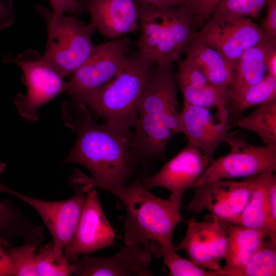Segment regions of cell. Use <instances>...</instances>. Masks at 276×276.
<instances>
[{
  "instance_id": "1",
  "label": "cell",
  "mask_w": 276,
  "mask_h": 276,
  "mask_svg": "<svg viewBox=\"0 0 276 276\" xmlns=\"http://www.w3.org/2000/svg\"><path fill=\"white\" fill-rule=\"evenodd\" d=\"M70 103L76 118L63 113L64 119L77 135L64 164L80 165L90 174L88 177L76 169L70 180L89 183L102 190L127 185L136 164L130 148L131 134L106 123L98 124L85 104L74 100Z\"/></svg>"
},
{
  "instance_id": "2",
  "label": "cell",
  "mask_w": 276,
  "mask_h": 276,
  "mask_svg": "<svg viewBox=\"0 0 276 276\" xmlns=\"http://www.w3.org/2000/svg\"><path fill=\"white\" fill-rule=\"evenodd\" d=\"M181 112L171 67L154 64L139 103L130 148L135 162L162 158L181 133Z\"/></svg>"
},
{
  "instance_id": "3",
  "label": "cell",
  "mask_w": 276,
  "mask_h": 276,
  "mask_svg": "<svg viewBox=\"0 0 276 276\" xmlns=\"http://www.w3.org/2000/svg\"><path fill=\"white\" fill-rule=\"evenodd\" d=\"M103 190L118 198L126 209L125 245H145L155 242L159 246L160 254L174 248L173 232L183 221L180 208L168 199L152 194L139 177L130 184Z\"/></svg>"
},
{
  "instance_id": "4",
  "label": "cell",
  "mask_w": 276,
  "mask_h": 276,
  "mask_svg": "<svg viewBox=\"0 0 276 276\" xmlns=\"http://www.w3.org/2000/svg\"><path fill=\"white\" fill-rule=\"evenodd\" d=\"M153 65L139 52L128 56L127 64L120 74L80 102L105 123L131 134Z\"/></svg>"
},
{
  "instance_id": "5",
  "label": "cell",
  "mask_w": 276,
  "mask_h": 276,
  "mask_svg": "<svg viewBox=\"0 0 276 276\" xmlns=\"http://www.w3.org/2000/svg\"><path fill=\"white\" fill-rule=\"evenodd\" d=\"M135 1L141 29L139 53L154 64L171 67L194 33L190 11L185 5L159 8Z\"/></svg>"
},
{
  "instance_id": "6",
  "label": "cell",
  "mask_w": 276,
  "mask_h": 276,
  "mask_svg": "<svg viewBox=\"0 0 276 276\" xmlns=\"http://www.w3.org/2000/svg\"><path fill=\"white\" fill-rule=\"evenodd\" d=\"M35 9L47 28L43 58L63 77L71 75L92 52L95 47L92 36L96 29L91 22L85 24L74 16L56 15L40 5Z\"/></svg>"
},
{
  "instance_id": "7",
  "label": "cell",
  "mask_w": 276,
  "mask_h": 276,
  "mask_svg": "<svg viewBox=\"0 0 276 276\" xmlns=\"http://www.w3.org/2000/svg\"><path fill=\"white\" fill-rule=\"evenodd\" d=\"M224 142L229 147L228 153L213 159L193 187L217 179L246 178L275 172L276 145H252L237 132H228Z\"/></svg>"
},
{
  "instance_id": "8",
  "label": "cell",
  "mask_w": 276,
  "mask_h": 276,
  "mask_svg": "<svg viewBox=\"0 0 276 276\" xmlns=\"http://www.w3.org/2000/svg\"><path fill=\"white\" fill-rule=\"evenodd\" d=\"M21 69L27 86V94H18L15 104L25 119L35 121L42 105L66 91L67 82L56 68L32 49L19 54L13 59Z\"/></svg>"
},
{
  "instance_id": "9",
  "label": "cell",
  "mask_w": 276,
  "mask_h": 276,
  "mask_svg": "<svg viewBox=\"0 0 276 276\" xmlns=\"http://www.w3.org/2000/svg\"><path fill=\"white\" fill-rule=\"evenodd\" d=\"M70 184L74 191L72 197L62 200L48 201L21 194L0 182V193L19 199L39 214L52 236L58 258L64 256V249L73 237L86 198L83 183L70 181Z\"/></svg>"
},
{
  "instance_id": "10",
  "label": "cell",
  "mask_w": 276,
  "mask_h": 276,
  "mask_svg": "<svg viewBox=\"0 0 276 276\" xmlns=\"http://www.w3.org/2000/svg\"><path fill=\"white\" fill-rule=\"evenodd\" d=\"M129 43L124 36L95 45L90 55L67 82L66 91L73 100L81 102L123 71L127 62L125 51Z\"/></svg>"
},
{
  "instance_id": "11",
  "label": "cell",
  "mask_w": 276,
  "mask_h": 276,
  "mask_svg": "<svg viewBox=\"0 0 276 276\" xmlns=\"http://www.w3.org/2000/svg\"><path fill=\"white\" fill-rule=\"evenodd\" d=\"M195 34L235 65L246 50L268 38L250 18L218 15H212Z\"/></svg>"
},
{
  "instance_id": "12",
  "label": "cell",
  "mask_w": 276,
  "mask_h": 276,
  "mask_svg": "<svg viewBox=\"0 0 276 276\" xmlns=\"http://www.w3.org/2000/svg\"><path fill=\"white\" fill-rule=\"evenodd\" d=\"M252 185L250 177L240 181L217 179L193 187L189 209L195 214L206 210L223 221L236 223L248 201Z\"/></svg>"
},
{
  "instance_id": "13",
  "label": "cell",
  "mask_w": 276,
  "mask_h": 276,
  "mask_svg": "<svg viewBox=\"0 0 276 276\" xmlns=\"http://www.w3.org/2000/svg\"><path fill=\"white\" fill-rule=\"evenodd\" d=\"M83 184L86 193L85 202L73 237L63 250L64 257L71 263L80 256L89 255L112 246L116 237L104 214L96 187Z\"/></svg>"
},
{
  "instance_id": "14",
  "label": "cell",
  "mask_w": 276,
  "mask_h": 276,
  "mask_svg": "<svg viewBox=\"0 0 276 276\" xmlns=\"http://www.w3.org/2000/svg\"><path fill=\"white\" fill-rule=\"evenodd\" d=\"M211 160L197 147L188 143L155 173L144 177L141 182L147 190L161 187L168 190V200L180 208L184 193L192 188Z\"/></svg>"
},
{
  "instance_id": "15",
  "label": "cell",
  "mask_w": 276,
  "mask_h": 276,
  "mask_svg": "<svg viewBox=\"0 0 276 276\" xmlns=\"http://www.w3.org/2000/svg\"><path fill=\"white\" fill-rule=\"evenodd\" d=\"M216 109L217 115L214 116L210 108L183 102L181 112V133L188 144L201 150L211 162L231 127L226 107Z\"/></svg>"
},
{
  "instance_id": "16",
  "label": "cell",
  "mask_w": 276,
  "mask_h": 276,
  "mask_svg": "<svg viewBox=\"0 0 276 276\" xmlns=\"http://www.w3.org/2000/svg\"><path fill=\"white\" fill-rule=\"evenodd\" d=\"M151 261L149 245H125L114 255H82L72 263L73 274L77 276H151L148 270Z\"/></svg>"
},
{
  "instance_id": "17",
  "label": "cell",
  "mask_w": 276,
  "mask_h": 276,
  "mask_svg": "<svg viewBox=\"0 0 276 276\" xmlns=\"http://www.w3.org/2000/svg\"><path fill=\"white\" fill-rule=\"evenodd\" d=\"M91 22L104 36L120 38L139 29L135 0H77Z\"/></svg>"
},
{
  "instance_id": "18",
  "label": "cell",
  "mask_w": 276,
  "mask_h": 276,
  "mask_svg": "<svg viewBox=\"0 0 276 276\" xmlns=\"http://www.w3.org/2000/svg\"><path fill=\"white\" fill-rule=\"evenodd\" d=\"M227 242L222 276H235L268 238L267 233L237 223L226 222Z\"/></svg>"
},
{
  "instance_id": "19",
  "label": "cell",
  "mask_w": 276,
  "mask_h": 276,
  "mask_svg": "<svg viewBox=\"0 0 276 276\" xmlns=\"http://www.w3.org/2000/svg\"><path fill=\"white\" fill-rule=\"evenodd\" d=\"M275 44L276 39L267 38L242 54L236 63L232 79L228 86V98L257 84L267 75V56Z\"/></svg>"
},
{
  "instance_id": "20",
  "label": "cell",
  "mask_w": 276,
  "mask_h": 276,
  "mask_svg": "<svg viewBox=\"0 0 276 276\" xmlns=\"http://www.w3.org/2000/svg\"><path fill=\"white\" fill-rule=\"evenodd\" d=\"M183 52L198 66L210 83L228 86L236 65L201 41L195 33L186 44Z\"/></svg>"
},
{
  "instance_id": "21",
  "label": "cell",
  "mask_w": 276,
  "mask_h": 276,
  "mask_svg": "<svg viewBox=\"0 0 276 276\" xmlns=\"http://www.w3.org/2000/svg\"><path fill=\"white\" fill-rule=\"evenodd\" d=\"M0 238L10 246L18 239H32L42 243L44 230L18 206L10 201L0 199Z\"/></svg>"
},
{
  "instance_id": "22",
  "label": "cell",
  "mask_w": 276,
  "mask_h": 276,
  "mask_svg": "<svg viewBox=\"0 0 276 276\" xmlns=\"http://www.w3.org/2000/svg\"><path fill=\"white\" fill-rule=\"evenodd\" d=\"M186 235L180 242L174 246L176 251H184L190 260L207 269L218 272L222 276V266L213 258L210 240L203 220L199 222L194 218L186 221Z\"/></svg>"
},
{
  "instance_id": "23",
  "label": "cell",
  "mask_w": 276,
  "mask_h": 276,
  "mask_svg": "<svg viewBox=\"0 0 276 276\" xmlns=\"http://www.w3.org/2000/svg\"><path fill=\"white\" fill-rule=\"evenodd\" d=\"M274 173L267 172L252 176V185L248 201L236 223L262 230L268 236V187Z\"/></svg>"
},
{
  "instance_id": "24",
  "label": "cell",
  "mask_w": 276,
  "mask_h": 276,
  "mask_svg": "<svg viewBox=\"0 0 276 276\" xmlns=\"http://www.w3.org/2000/svg\"><path fill=\"white\" fill-rule=\"evenodd\" d=\"M276 100V78L267 74L260 82L228 98L225 106L230 124L249 108Z\"/></svg>"
},
{
  "instance_id": "25",
  "label": "cell",
  "mask_w": 276,
  "mask_h": 276,
  "mask_svg": "<svg viewBox=\"0 0 276 276\" xmlns=\"http://www.w3.org/2000/svg\"><path fill=\"white\" fill-rule=\"evenodd\" d=\"M258 135L265 145H276V100L261 104L249 114L241 116L231 124Z\"/></svg>"
},
{
  "instance_id": "26",
  "label": "cell",
  "mask_w": 276,
  "mask_h": 276,
  "mask_svg": "<svg viewBox=\"0 0 276 276\" xmlns=\"http://www.w3.org/2000/svg\"><path fill=\"white\" fill-rule=\"evenodd\" d=\"M41 242L32 239L23 241L19 246H4L11 262L13 276H38L36 252Z\"/></svg>"
},
{
  "instance_id": "27",
  "label": "cell",
  "mask_w": 276,
  "mask_h": 276,
  "mask_svg": "<svg viewBox=\"0 0 276 276\" xmlns=\"http://www.w3.org/2000/svg\"><path fill=\"white\" fill-rule=\"evenodd\" d=\"M180 90L183 102L210 109L225 107L228 99V86L209 83L202 87L185 88Z\"/></svg>"
},
{
  "instance_id": "28",
  "label": "cell",
  "mask_w": 276,
  "mask_h": 276,
  "mask_svg": "<svg viewBox=\"0 0 276 276\" xmlns=\"http://www.w3.org/2000/svg\"><path fill=\"white\" fill-rule=\"evenodd\" d=\"M276 241L267 238L246 265L235 276H275Z\"/></svg>"
},
{
  "instance_id": "29",
  "label": "cell",
  "mask_w": 276,
  "mask_h": 276,
  "mask_svg": "<svg viewBox=\"0 0 276 276\" xmlns=\"http://www.w3.org/2000/svg\"><path fill=\"white\" fill-rule=\"evenodd\" d=\"M38 276H70L74 275L72 263L63 256L58 258L52 241L38 247L36 252Z\"/></svg>"
},
{
  "instance_id": "30",
  "label": "cell",
  "mask_w": 276,
  "mask_h": 276,
  "mask_svg": "<svg viewBox=\"0 0 276 276\" xmlns=\"http://www.w3.org/2000/svg\"><path fill=\"white\" fill-rule=\"evenodd\" d=\"M169 276H221L218 272L207 269L178 255L174 249L162 252Z\"/></svg>"
},
{
  "instance_id": "31",
  "label": "cell",
  "mask_w": 276,
  "mask_h": 276,
  "mask_svg": "<svg viewBox=\"0 0 276 276\" xmlns=\"http://www.w3.org/2000/svg\"><path fill=\"white\" fill-rule=\"evenodd\" d=\"M267 0H220L212 15L256 17Z\"/></svg>"
},
{
  "instance_id": "32",
  "label": "cell",
  "mask_w": 276,
  "mask_h": 276,
  "mask_svg": "<svg viewBox=\"0 0 276 276\" xmlns=\"http://www.w3.org/2000/svg\"><path fill=\"white\" fill-rule=\"evenodd\" d=\"M178 62V70L174 76L180 90L202 87L209 83L200 68L189 57L186 56L185 59H180Z\"/></svg>"
},
{
  "instance_id": "33",
  "label": "cell",
  "mask_w": 276,
  "mask_h": 276,
  "mask_svg": "<svg viewBox=\"0 0 276 276\" xmlns=\"http://www.w3.org/2000/svg\"><path fill=\"white\" fill-rule=\"evenodd\" d=\"M204 220L210 240L214 259L219 263L223 260L227 242L226 222L209 214Z\"/></svg>"
},
{
  "instance_id": "34",
  "label": "cell",
  "mask_w": 276,
  "mask_h": 276,
  "mask_svg": "<svg viewBox=\"0 0 276 276\" xmlns=\"http://www.w3.org/2000/svg\"><path fill=\"white\" fill-rule=\"evenodd\" d=\"M220 0H187L185 5L193 17V27H201L211 17Z\"/></svg>"
},
{
  "instance_id": "35",
  "label": "cell",
  "mask_w": 276,
  "mask_h": 276,
  "mask_svg": "<svg viewBox=\"0 0 276 276\" xmlns=\"http://www.w3.org/2000/svg\"><path fill=\"white\" fill-rule=\"evenodd\" d=\"M268 238L276 241V175L270 179L267 192Z\"/></svg>"
},
{
  "instance_id": "36",
  "label": "cell",
  "mask_w": 276,
  "mask_h": 276,
  "mask_svg": "<svg viewBox=\"0 0 276 276\" xmlns=\"http://www.w3.org/2000/svg\"><path fill=\"white\" fill-rule=\"evenodd\" d=\"M53 12L58 16L70 13L78 15L84 12L77 0H48Z\"/></svg>"
},
{
  "instance_id": "37",
  "label": "cell",
  "mask_w": 276,
  "mask_h": 276,
  "mask_svg": "<svg viewBox=\"0 0 276 276\" xmlns=\"http://www.w3.org/2000/svg\"><path fill=\"white\" fill-rule=\"evenodd\" d=\"M266 15L262 29L266 36L276 39V0H267Z\"/></svg>"
},
{
  "instance_id": "38",
  "label": "cell",
  "mask_w": 276,
  "mask_h": 276,
  "mask_svg": "<svg viewBox=\"0 0 276 276\" xmlns=\"http://www.w3.org/2000/svg\"><path fill=\"white\" fill-rule=\"evenodd\" d=\"M14 20L12 0H0V30L10 27Z\"/></svg>"
},
{
  "instance_id": "39",
  "label": "cell",
  "mask_w": 276,
  "mask_h": 276,
  "mask_svg": "<svg viewBox=\"0 0 276 276\" xmlns=\"http://www.w3.org/2000/svg\"><path fill=\"white\" fill-rule=\"evenodd\" d=\"M0 276H13L11 262L1 243H0Z\"/></svg>"
},
{
  "instance_id": "40",
  "label": "cell",
  "mask_w": 276,
  "mask_h": 276,
  "mask_svg": "<svg viewBox=\"0 0 276 276\" xmlns=\"http://www.w3.org/2000/svg\"><path fill=\"white\" fill-rule=\"evenodd\" d=\"M159 8H168L185 5L187 0H140Z\"/></svg>"
},
{
  "instance_id": "41",
  "label": "cell",
  "mask_w": 276,
  "mask_h": 276,
  "mask_svg": "<svg viewBox=\"0 0 276 276\" xmlns=\"http://www.w3.org/2000/svg\"><path fill=\"white\" fill-rule=\"evenodd\" d=\"M267 74L276 78V44L269 51L266 58Z\"/></svg>"
},
{
  "instance_id": "42",
  "label": "cell",
  "mask_w": 276,
  "mask_h": 276,
  "mask_svg": "<svg viewBox=\"0 0 276 276\" xmlns=\"http://www.w3.org/2000/svg\"><path fill=\"white\" fill-rule=\"evenodd\" d=\"M5 167L6 165L5 164L0 163V173L4 171Z\"/></svg>"
},
{
  "instance_id": "43",
  "label": "cell",
  "mask_w": 276,
  "mask_h": 276,
  "mask_svg": "<svg viewBox=\"0 0 276 276\" xmlns=\"http://www.w3.org/2000/svg\"><path fill=\"white\" fill-rule=\"evenodd\" d=\"M0 243H1L4 246H10L6 241H5L1 238H0Z\"/></svg>"
}]
</instances>
